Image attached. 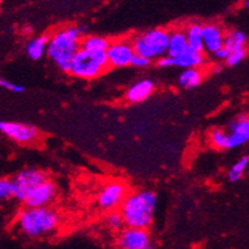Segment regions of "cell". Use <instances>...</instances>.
I'll list each match as a JSON object with an SVG mask.
<instances>
[{
	"mask_svg": "<svg viewBox=\"0 0 249 249\" xmlns=\"http://www.w3.org/2000/svg\"><path fill=\"white\" fill-rule=\"evenodd\" d=\"M244 7L249 10V0H246V1H244Z\"/></svg>",
	"mask_w": 249,
	"mask_h": 249,
	"instance_id": "cell-30",
	"label": "cell"
},
{
	"mask_svg": "<svg viewBox=\"0 0 249 249\" xmlns=\"http://www.w3.org/2000/svg\"><path fill=\"white\" fill-rule=\"evenodd\" d=\"M150 64V59L148 57H145L142 55H139V53H135L134 57L131 60V65L136 66V68H145V66H148Z\"/></svg>",
	"mask_w": 249,
	"mask_h": 249,
	"instance_id": "cell-28",
	"label": "cell"
},
{
	"mask_svg": "<svg viewBox=\"0 0 249 249\" xmlns=\"http://www.w3.org/2000/svg\"><path fill=\"white\" fill-rule=\"evenodd\" d=\"M203 64V56L202 53L196 51V50L188 49L180 53L177 57H173V66L178 68H184V69H190V68H198Z\"/></svg>",
	"mask_w": 249,
	"mask_h": 249,
	"instance_id": "cell-15",
	"label": "cell"
},
{
	"mask_svg": "<svg viewBox=\"0 0 249 249\" xmlns=\"http://www.w3.org/2000/svg\"><path fill=\"white\" fill-rule=\"evenodd\" d=\"M47 46H49V38L46 36L31 39L27 45V55L32 60H39L43 53H47Z\"/></svg>",
	"mask_w": 249,
	"mask_h": 249,
	"instance_id": "cell-17",
	"label": "cell"
},
{
	"mask_svg": "<svg viewBox=\"0 0 249 249\" xmlns=\"http://www.w3.org/2000/svg\"><path fill=\"white\" fill-rule=\"evenodd\" d=\"M186 36L187 42H188V47L202 53L203 50H205L202 38V27L198 26V24H191V26L187 28Z\"/></svg>",
	"mask_w": 249,
	"mask_h": 249,
	"instance_id": "cell-18",
	"label": "cell"
},
{
	"mask_svg": "<svg viewBox=\"0 0 249 249\" xmlns=\"http://www.w3.org/2000/svg\"><path fill=\"white\" fill-rule=\"evenodd\" d=\"M154 90V84L151 80H140V82L135 83L134 86L127 90V94H126V98L128 102L131 103H140V102L145 101L146 98H149Z\"/></svg>",
	"mask_w": 249,
	"mask_h": 249,
	"instance_id": "cell-14",
	"label": "cell"
},
{
	"mask_svg": "<svg viewBox=\"0 0 249 249\" xmlns=\"http://www.w3.org/2000/svg\"><path fill=\"white\" fill-rule=\"evenodd\" d=\"M0 131L18 142H31L38 136L36 127L18 122L0 121Z\"/></svg>",
	"mask_w": 249,
	"mask_h": 249,
	"instance_id": "cell-11",
	"label": "cell"
},
{
	"mask_svg": "<svg viewBox=\"0 0 249 249\" xmlns=\"http://www.w3.org/2000/svg\"><path fill=\"white\" fill-rule=\"evenodd\" d=\"M47 179L46 174L38 169H24L13 179L14 197L20 201H24L27 195L33 188Z\"/></svg>",
	"mask_w": 249,
	"mask_h": 249,
	"instance_id": "cell-6",
	"label": "cell"
},
{
	"mask_svg": "<svg viewBox=\"0 0 249 249\" xmlns=\"http://www.w3.org/2000/svg\"><path fill=\"white\" fill-rule=\"evenodd\" d=\"M213 55L216 56V59H219V60H226L230 55V50L226 49L225 46H223V47H220L217 51H215V53H213Z\"/></svg>",
	"mask_w": 249,
	"mask_h": 249,
	"instance_id": "cell-29",
	"label": "cell"
},
{
	"mask_svg": "<svg viewBox=\"0 0 249 249\" xmlns=\"http://www.w3.org/2000/svg\"><path fill=\"white\" fill-rule=\"evenodd\" d=\"M249 164V157H243L240 158L239 160L236 161L233 165V168L230 169L229 173H228V178H229L230 182H236L242 178L243 173L247 169Z\"/></svg>",
	"mask_w": 249,
	"mask_h": 249,
	"instance_id": "cell-23",
	"label": "cell"
},
{
	"mask_svg": "<svg viewBox=\"0 0 249 249\" xmlns=\"http://www.w3.org/2000/svg\"><path fill=\"white\" fill-rule=\"evenodd\" d=\"M187 49H188V42H187L186 33L180 32V31H174V32L169 33L168 55L172 57H177Z\"/></svg>",
	"mask_w": 249,
	"mask_h": 249,
	"instance_id": "cell-16",
	"label": "cell"
},
{
	"mask_svg": "<svg viewBox=\"0 0 249 249\" xmlns=\"http://www.w3.org/2000/svg\"><path fill=\"white\" fill-rule=\"evenodd\" d=\"M155 206L157 195L151 191H139L126 196L121 205L126 226L148 229L153 223Z\"/></svg>",
	"mask_w": 249,
	"mask_h": 249,
	"instance_id": "cell-1",
	"label": "cell"
},
{
	"mask_svg": "<svg viewBox=\"0 0 249 249\" xmlns=\"http://www.w3.org/2000/svg\"><path fill=\"white\" fill-rule=\"evenodd\" d=\"M126 196H127V188L124 183L111 182L102 188L97 201H98V206L102 210L109 211L121 206Z\"/></svg>",
	"mask_w": 249,
	"mask_h": 249,
	"instance_id": "cell-7",
	"label": "cell"
},
{
	"mask_svg": "<svg viewBox=\"0 0 249 249\" xmlns=\"http://www.w3.org/2000/svg\"><path fill=\"white\" fill-rule=\"evenodd\" d=\"M201 80H202V74L197 68H190L186 69L179 75L178 83L180 87H183L186 89H192L195 87L200 86Z\"/></svg>",
	"mask_w": 249,
	"mask_h": 249,
	"instance_id": "cell-19",
	"label": "cell"
},
{
	"mask_svg": "<svg viewBox=\"0 0 249 249\" xmlns=\"http://www.w3.org/2000/svg\"><path fill=\"white\" fill-rule=\"evenodd\" d=\"M106 224H107V226H108L111 230H113V231H120V230L124 229V225H126L121 213H109L108 216L106 217Z\"/></svg>",
	"mask_w": 249,
	"mask_h": 249,
	"instance_id": "cell-24",
	"label": "cell"
},
{
	"mask_svg": "<svg viewBox=\"0 0 249 249\" xmlns=\"http://www.w3.org/2000/svg\"><path fill=\"white\" fill-rule=\"evenodd\" d=\"M0 87L4 89H8L10 92L14 93H22L24 90V87L19 86V84H16V83H12L7 79H1L0 78Z\"/></svg>",
	"mask_w": 249,
	"mask_h": 249,
	"instance_id": "cell-27",
	"label": "cell"
},
{
	"mask_svg": "<svg viewBox=\"0 0 249 249\" xmlns=\"http://www.w3.org/2000/svg\"><path fill=\"white\" fill-rule=\"evenodd\" d=\"M169 32L165 30H150L141 33L132 39L135 53L148 59H159L167 55Z\"/></svg>",
	"mask_w": 249,
	"mask_h": 249,
	"instance_id": "cell-5",
	"label": "cell"
},
{
	"mask_svg": "<svg viewBox=\"0 0 249 249\" xmlns=\"http://www.w3.org/2000/svg\"><path fill=\"white\" fill-rule=\"evenodd\" d=\"M60 223L59 213L47 206L27 207L18 217V225L26 235L37 238L53 233Z\"/></svg>",
	"mask_w": 249,
	"mask_h": 249,
	"instance_id": "cell-3",
	"label": "cell"
},
{
	"mask_svg": "<svg viewBox=\"0 0 249 249\" xmlns=\"http://www.w3.org/2000/svg\"><path fill=\"white\" fill-rule=\"evenodd\" d=\"M210 140L217 149H229V135L220 128H213L210 132Z\"/></svg>",
	"mask_w": 249,
	"mask_h": 249,
	"instance_id": "cell-22",
	"label": "cell"
},
{
	"mask_svg": "<svg viewBox=\"0 0 249 249\" xmlns=\"http://www.w3.org/2000/svg\"><path fill=\"white\" fill-rule=\"evenodd\" d=\"M84 28H66L55 33L49 39L47 55L62 71H70L72 60L80 49V36Z\"/></svg>",
	"mask_w": 249,
	"mask_h": 249,
	"instance_id": "cell-2",
	"label": "cell"
},
{
	"mask_svg": "<svg viewBox=\"0 0 249 249\" xmlns=\"http://www.w3.org/2000/svg\"><path fill=\"white\" fill-rule=\"evenodd\" d=\"M202 38L205 50L209 53H213L215 51L224 46V36L223 31L220 30L217 26L213 24H207L202 27Z\"/></svg>",
	"mask_w": 249,
	"mask_h": 249,
	"instance_id": "cell-13",
	"label": "cell"
},
{
	"mask_svg": "<svg viewBox=\"0 0 249 249\" xmlns=\"http://www.w3.org/2000/svg\"><path fill=\"white\" fill-rule=\"evenodd\" d=\"M229 149L238 148L249 141V118L240 116L229 124Z\"/></svg>",
	"mask_w": 249,
	"mask_h": 249,
	"instance_id": "cell-12",
	"label": "cell"
},
{
	"mask_svg": "<svg viewBox=\"0 0 249 249\" xmlns=\"http://www.w3.org/2000/svg\"><path fill=\"white\" fill-rule=\"evenodd\" d=\"M109 46L108 39L99 36H89L83 39L80 47L89 50V51H107Z\"/></svg>",
	"mask_w": 249,
	"mask_h": 249,
	"instance_id": "cell-21",
	"label": "cell"
},
{
	"mask_svg": "<svg viewBox=\"0 0 249 249\" xmlns=\"http://www.w3.org/2000/svg\"><path fill=\"white\" fill-rule=\"evenodd\" d=\"M117 244L122 249H148L151 247V240L146 229L127 226L118 235Z\"/></svg>",
	"mask_w": 249,
	"mask_h": 249,
	"instance_id": "cell-8",
	"label": "cell"
},
{
	"mask_svg": "<svg viewBox=\"0 0 249 249\" xmlns=\"http://www.w3.org/2000/svg\"><path fill=\"white\" fill-rule=\"evenodd\" d=\"M106 51H89L80 47L72 60L70 72L78 78L93 79L108 66Z\"/></svg>",
	"mask_w": 249,
	"mask_h": 249,
	"instance_id": "cell-4",
	"label": "cell"
},
{
	"mask_svg": "<svg viewBox=\"0 0 249 249\" xmlns=\"http://www.w3.org/2000/svg\"><path fill=\"white\" fill-rule=\"evenodd\" d=\"M10 197H14L13 180L0 179V202Z\"/></svg>",
	"mask_w": 249,
	"mask_h": 249,
	"instance_id": "cell-25",
	"label": "cell"
},
{
	"mask_svg": "<svg viewBox=\"0 0 249 249\" xmlns=\"http://www.w3.org/2000/svg\"><path fill=\"white\" fill-rule=\"evenodd\" d=\"M107 57L108 64L115 68H124V66L131 65V60L135 55V50L132 42L128 41H117V42L109 43L107 49Z\"/></svg>",
	"mask_w": 249,
	"mask_h": 249,
	"instance_id": "cell-9",
	"label": "cell"
},
{
	"mask_svg": "<svg viewBox=\"0 0 249 249\" xmlns=\"http://www.w3.org/2000/svg\"><path fill=\"white\" fill-rule=\"evenodd\" d=\"M246 49H239L231 51L229 55V57L226 59V64L229 66H235L238 65L240 61H242L244 57H246Z\"/></svg>",
	"mask_w": 249,
	"mask_h": 249,
	"instance_id": "cell-26",
	"label": "cell"
},
{
	"mask_svg": "<svg viewBox=\"0 0 249 249\" xmlns=\"http://www.w3.org/2000/svg\"><path fill=\"white\" fill-rule=\"evenodd\" d=\"M56 196V186L53 182L46 179L41 184L33 188L30 194L27 195L23 202L27 207H43L49 206Z\"/></svg>",
	"mask_w": 249,
	"mask_h": 249,
	"instance_id": "cell-10",
	"label": "cell"
},
{
	"mask_svg": "<svg viewBox=\"0 0 249 249\" xmlns=\"http://www.w3.org/2000/svg\"><path fill=\"white\" fill-rule=\"evenodd\" d=\"M0 1H1V0H0Z\"/></svg>",
	"mask_w": 249,
	"mask_h": 249,
	"instance_id": "cell-31",
	"label": "cell"
},
{
	"mask_svg": "<svg viewBox=\"0 0 249 249\" xmlns=\"http://www.w3.org/2000/svg\"><path fill=\"white\" fill-rule=\"evenodd\" d=\"M247 42V36L240 31H233L229 35H226L224 38V46L230 50V53L234 50L244 49Z\"/></svg>",
	"mask_w": 249,
	"mask_h": 249,
	"instance_id": "cell-20",
	"label": "cell"
}]
</instances>
